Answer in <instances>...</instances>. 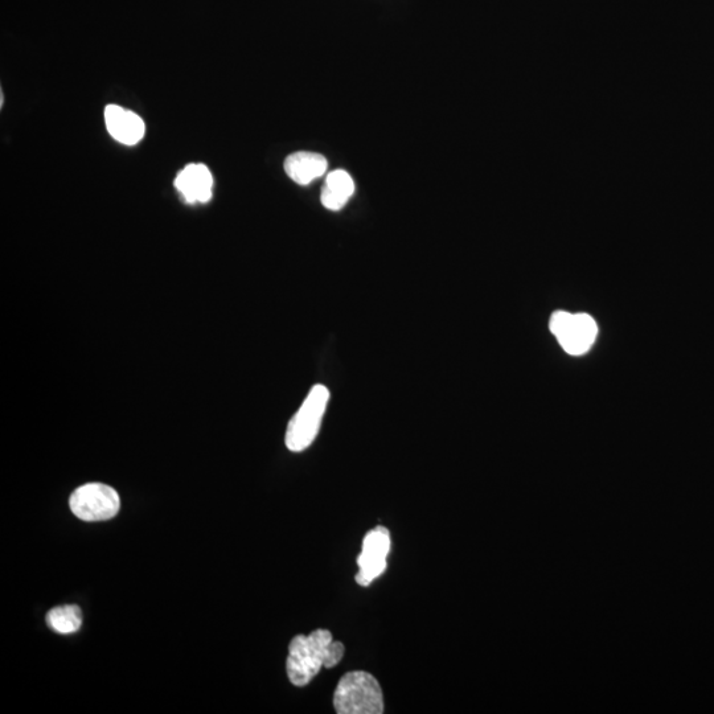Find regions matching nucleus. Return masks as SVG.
<instances>
[{
  "mask_svg": "<svg viewBox=\"0 0 714 714\" xmlns=\"http://www.w3.org/2000/svg\"><path fill=\"white\" fill-rule=\"evenodd\" d=\"M572 318L573 315L565 313V311H557V313L553 314L551 319V330L553 334L556 336L561 334V332L569 326V323L572 322Z\"/></svg>",
  "mask_w": 714,
  "mask_h": 714,
  "instance_id": "nucleus-11",
  "label": "nucleus"
},
{
  "mask_svg": "<svg viewBox=\"0 0 714 714\" xmlns=\"http://www.w3.org/2000/svg\"><path fill=\"white\" fill-rule=\"evenodd\" d=\"M355 194V182L344 170H335L327 175L320 194V201L328 211H340Z\"/></svg>",
  "mask_w": 714,
  "mask_h": 714,
  "instance_id": "nucleus-9",
  "label": "nucleus"
},
{
  "mask_svg": "<svg viewBox=\"0 0 714 714\" xmlns=\"http://www.w3.org/2000/svg\"><path fill=\"white\" fill-rule=\"evenodd\" d=\"M391 551V535L384 527H377L367 533L363 541V551L357 557L359 573L357 584L368 586L387 569V557Z\"/></svg>",
  "mask_w": 714,
  "mask_h": 714,
  "instance_id": "nucleus-5",
  "label": "nucleus"
},
{
  "mask_svg": "<svg viewBox=\"0 0 714 714\" xmlns=\"http://www.w3.org/2000/svg\"><path fill=\"white\" fill-rule=\"evenodd\" d=\"M327 167L328 162L323 155L309 153V151H299L285 160L287 176L299 186H307L314 180L322 178L326 174Z\"/></svg>",
  "mask_w": 714,
  "mask_h": 714,
  "instance_id": "nucleus-8",
  "label": "nucleus"
},
{
  "mask_svg": "<svg viewBox=\"0 0 714 714\" xmlns=\"http://www.w3.org/2000/svg\"><path fill=\"white\" fill-rule=\"evenodd\" d=\"M330 391L324 385H315L303 401L301 408L287 426L285 443L293 453L306 450L317 438L324 414H326Z\"/></svg>",
  "mask_w": 714,
  "mask_h": 714,
  "instance_id": "nucleus-3",
  "label": "nucleus"
},
{
  "mask_svg": "<svg viewBox=\"0 0 714 714\" xmlns=\"http://www.w3.org/2000/svg\"><path fill=\"white\" fill-rule=\"evenodd\" d=\"M334 707L339 714L383 713L384 699L379 681L364 671L344 675L335 691Z\"/></svg>",
  "mask_w": 714,
  "mask_h": 714,
  "instance_id": "nucleus-2",
  "label": "nucleus"
},
{
  "mask_svg": "<svg viewBox=\"0 0 714 714\" xmlns=\"http://www.w3.org/2000/svg\"><path fill=\"white\" fill-rule=\"evenodd\" d=\"M69 506L80 520L105 521L118 514L121 499L118 492L108 484L88 483L73 492Z\"/></svg>",
  "mask_w": 714,
  "mask_h": 714,
  "instance_id": "nucleus-4",
  "label": "nucleus"
},
{
  "mask_svg": "<svg viewBox=\"0 0 714 714\" xmlns=\"http://www.w3.org/2000/svg\"><path fill=\"white\" fill-rule=\"evenodd\" d=\"M105 123L109 134L122 145H137L145 137L146 125L143 119L121 106L109 105L105 109Z\"/></svg>",
  "mask_w": 714,
  "mask_h": 714,
  "instance_id": "nucleus-7",
  "label": "nucleus"
},
{
  "mask_svg": "<svg viewBox=\"0 0 714 714\" xmlns=\"http://www.w3.org/2000/svg\"><path fill=\"white\" fill-rule=\"evenodd\" d=\"M47 625L56 633L69 635L81 629L82 614L79 606L65 605L55 607L47 614Z\"/></svg>",
  "mask_w": 714,
  "mask_h": 714,
  "instance_id": "nucleus-10",
  "label": "nucleus"
},
{
  "mask_svg": "<svg viewBox=\"0 0 714 714\" xmlns=\"http://www.w3.org/2000/svg\"><path fill=\"white\" fill-rule=\"evenodd\" d=\"M175 188L187 204H205L213 195V176L204 164H188L175 179Z\"/></svg>",
  "mask_w": 714,
  "mask_h": 714,
  "instance_id": "nucleus-6",
  "label": "nucleus"
},
{
  "mask_svg": "<svg viewBox=\"0 0 714 714\" xmlns=\"http://www.w3.org/2000/svg\"><path fill=\"white\" fill-rule=\"evenodd\" d=\"M344 646L334 642L330 631L317 630L310 635H298L291 640L286 662L287 676L297 687H305L322 668L338 666L344 656Z\"/></svg>",
  "mask_w": 714,
  "mask_h": 714,
  "instance_id": "nucleus-1",
  "label": "nucleus"
}]
</instances>
